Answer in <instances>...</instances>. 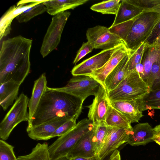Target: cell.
<instances>
[{"instance_id": "6da1fadb", "label": "cell", "mask_w": 160, "mask_h": 160, "mask_svg": "<svg viewBox=\"0 0 160 160\" xmlns=\"http://www.w3.org/2000/svg\"><path fill=\"white\" fill-rule=\"evenodd\" d=\"M32 40L19 35L2 43L0 52V84L12 81L21 84L29 72Z\"/></svg>"}, {"instance_id": "7a4b0ae2", "label": "cell", "mask_w": 160, "mask_h": 160, "mask_svg": "<svg viewBox=\"0 0 160 160\" xmlns=\"http://www.w3.org/2000/svg\"><path fill=\"white\" fill-rule=\"evenodd\" d=\"M83 102L57 88L47 87L33 116L28 122L26 130L58 117L77 119L82 112Z\"/></svg>"}, {"instance_id": "3957f363", "label": "cell", "mask_w": 160, "mask_h": 160, "mask_svg": "<svg viewBox=\"0 0 160 160\" xmlns=\"http://www.w3.org/2000/svg\"><path fill=\"white\" fill-rule=\"evenodd\" d=\"M151 89L135 69L129 72L120 83L113 90L107 92L110 101H142Z\"/></svg>"}, {"instance_id": "277c9868", "label": "cell", "mask_w": 160, "mask_h": 160, "mask_svg": "<svg viewBox=\"0 0 160 160\" xmlns=\"http://www.w3.org/2000/svg\"><path fill=\"white\" fill-rule=\"evenodd\" d=\"M160 21V11L145 10L134 18L125 42L129 52L145 42Z\"/></svg>"}, {"instance_id": "5b68a950", "label": "cell", "mask_w": 160, "mask_h": 160, "mask_svg": "<svg viewBox=\"0 0 160 160\" xmlns=\"http://www.w3.org/2000/svg\"><path fill=\"white\" fill-rule=\"evenodd\" d=\"M94 127L88 119H83L76 124L69 132L59 137L48 149L51 160H57L66 157L78 141L92 130Z\"/></svg>"}, {"instance_id": "8992f818", "label": "cell", "mask_w": 160, "mask_h": 160, "mask_svg": "<svg viewBox=\"0 0 160 160\" xmlns=\"http://www.w3.org/2000/svg\"><path fill=\"white\" fill-rule=\"evenodd\" d=\"M29 100L23 93L20 94L0 124V138L6 140L13 129L21 122L29 120L27 107Z\"/></svg>"}, {"instance_id": "52a82bcc", "label": "cell", "mask_w": 160, "mask_h": 160, "mask_svg": "<svg viewBox=\"0 0 160 160\" xmlns=\"http://www.w3.org/2000/svg\"><path fill=\"white\" fill-rule=\"evenodd\" d=\"M70 14L69 12H62L52 18L40 49V53L43 58L48 55L58 46L64 28Z\"/></svg>"}, {"instance_id": "ba28073f", "label": "cell", "mask_w": 160, "mask_h": 160, "mask_svg": "<svg viewBox=\"0 0 160 160\" xmlns=\"http://www.w3.org/2000/svg\"><path fill=\"white\" fill-rule=\"evenodd\" d=\"M101 85L94 78L87 75L73 76L65 86L57 88L71 94L83 102L91 95L95 96Z\"/></svg>"}, {"instance_id": "9c48e42d", "label": "cell", "mask_w": 160, "mask_h": 160, "mask_svg": "<svg viewBox=\"0 0 160 160\" xmlns=\"http://www.w3.org/2000/svg\"><path fill=\"white\" fill-rule=\"evenodd\" d=\"M88 41L94 48L108 50L117 47L125 42L117 35L111 33L106 27L98 25L87 31Z\"/></svg>"}, {"instance_id": "30bf717a", "label": "cell", "mask_w": 160, "mask_h": 160, "mask_svg": "<svg viewBox=\"0 0 160 160\" xmlns=\"http://www.w3.org/2000/svg\"><path fill=\"white\" fill-rule=\"evenodd\" d=\"M132 127L118 128L108 127V130L98 153L99 160H103L120 145L127 142Z\"/></svg>"}, {"instance_id": "8fae6325", "label": "cell", "mask_w": 160, "mask_h": 160, "mask_svg": "<svg viewBox=\"0 0 160 160\" xmlns=\"http://www.w3.org/2000/svg\"><path fill=\"white\" fill-rule=\"evenodd\" d=\"M120 45L110 49L103 50L75 66L71 71L72 75L75 76H87L92 74L105 64Z\"/></svg>"}, {"instance_id": "7c38bea8", "label": "cell", "mask_w": 160, "mask_h": 160, "mask_svg": "<svg viewBox=\"0 0 160 160\" xmlns=\"http://www.w3.org/2000/svg\"><path fill=\"white\" fill-rule=\"evenodd\" d=\"M110 102L106 90L100 85L92 103L86 106L89 108L88 119L94 125L104 122L106 113Z\"/></svg>"}, {"instance_id": "4fadbf2b", "label": "cell", "mask_w": 160, "mask_h": 160, "mask_svg": "<svg viewBox=\"0 0 160 160\" xmlns=\"http://www.w3.org/2000/svg\"><path fill=\"white\" fill-rule=\"evenodd\" d=\"M128 53V50L126 45H120L113 53L109 60L102 67L87 76L95 79L100 83L101 85L106 89L105 85L106 78Z\"/></svg>"}, {"instance_id": "5bb4252c", "label": "cell", "mask_w": 160, "mask_h": 160, "mask_svg": "<svg viewBox=\"0 0 160 160\" xmlns=\"http://www.w3.org/2000/svg\"><path fill=\"white\" fill-rule=\"evenodd\" d=\"M142 101H110V104L123 114L131 123L138 122L145 111Z\"/></svg>"}, {"instance_id": "9a60e30c", "label": "cell", "mask_w": 160, "mask_h": 160, "mask_svg": "<svg viewBox=\"0 0 160 160\" xmlns=\"http://www.w3.org/2000/svg\"><path fill=\"white\" fill-rule=\"evenodd\" d=\"M71 119L66 117H58L26 131L28 136L32 139L47 140L50 139V136L59 127Z\"/></svg>"}, {"instance_id": "2e32d148", "label": "cell", "mask_w": 160, "mask_h": 160, "mask_svg": "<svg viewBox=\"0 0 160 160\" xmlns=\"http://www.w3.org/2000/svg\"><path fill=\"white\" fill-rule=\"evenodd\" d=\"M154 128L148 122L139 123L132 127L127 143L132 146L145 145L154 142Z\"/></svg>"}, {"instance_id": "e0dca14e", "label": "cell", "mask_w": 160, "mask_h": 160, "mask_svg": "<svg viewBox=\"0 0 160 160\" xmlns=\"http://www.w3.org/2000/svg\"><path fill=\"white\" fill-rule=\"evenodd\" d=\"M93 129L78 141L67 155L66 157L68 159L77 157L90 158L96 156L92 141Z\"/></svg>"}, {"instance_id": "ac0fdd59", "label": "cell", "mask_w": 160, "mask_h": 160, "mask_svg": "<svg viewBox=\"0 0 160 160\" xmlns=\"http://www.w3.org/2000/svg\"><path fill=\"white\" fill-rule=\"evenodd\" d=\"M137 0H121L120 6L111 26L133 19L143 11Z\"/></svg>"}, {"instance_id": "d6986e66", "label": "cell", "mask_w": 160, "mask_h": 160, "mask_svg": "<svg viewBox=\"0 0 160 160\" xmlns=\"http://www.w3.org/2000/svg\"><path fill=\"white\" fill-rule=\"evenodd\" d=\"M46 0H33L29 4H17L11 7L2 17L0 22V33L7 35L11 30V23L13 19L24 11L35 5L43 3Z\"/></svg>"}, {"instance_id": "ffe728a7", "label": "cell", "mask_w": 160, "mask_h": 160, "mask_svg": "<svg viewBox=\"0 0 160 160\" xmlns=\"http://www.w3.org/2000/svg\"><path fill=\"white\" fill-rule=\"evenodd\" d=\"M129 54L126 55L107 76L105 85L107 92L114 89L129 72Z\"/></svg>"}, {"instance_id": "44dd1931", "label": "cell", "mask_w": 160, "mask_h": 160, "mask_svg": "<svg viewBox=\"0 0 160 160\" xmlns=\"http://www.w3.org/2000/svg\"><path fill=\"white\" fill-rule=\"evenodd\" d=\"M47 80L45 73L42 74L34 81L31 97L28 105L29 120L35 112L42 96L47 87Z\"/></svg>"}, {"instance_id": "7402d4cb", "label": "cell", "mask_w": 160, "mask_h": 160, "mask_svg": "<svg viewBox=\"0 0 160 160\" xmlns=\"http://www.w3.org/2000/svg\"><path fill=\"white\" fill-rule=\"evenodd\" d=\"M160 56V47L148 45L145 43L141 62L144 67L142 78L148 85L153 64Z\"/></svg>"}, {"instance_id": "603a6c76", "label": "cell", "mask_w": 160, "mask_h": 160, "mask_svg": "<svg viewBox=\"0 0 160 160\" xmlns=\"http://www.w3.org/2000/svg\"><path fill=\"white\" fill-rule=\"evenodd\" d=\"M20 84L12 81L0 84V104L4 111L17 99Z\"/></svg>"}, {"instance_id": "cb8c5ba5", "label": "cell", "mask_w": 160, "mask_h": 160, "mask_svg": "<svg viewBox=\"0 0 160 160\" xmlns=\"http://www.w3.org/2000/svg\"><path fill=\"white\" fill-rule=\"evenodd\" d=\"M88 0H46L43 3L47 8V12L51 15L69 9H73L76 7L83 4Z\"/></svg>"}, {"instance_id": "d4e9b609", "label": "cell", "mask_w": 160, "mask_h": 160, "mask_svg": "<svg viewBox=\"0 0 160 160\" xmlns=\"http://www.w3.org/2000/svg\"><path fill=\"white\" fill-rule=\"evenodd\" d=\"M104 122L109 127L121 128L131 126L127 118L110 104L107 110Z\"/></svg>"}, {"instance_id": "484cf974", "label": "cell", "mask_w": 160, "mask_h": 160, "mask_svg": "<svg viewBox=\"0 0 160 160\" xmlns=\"http://www.w3.org/2000/svg\"><path fill=\"white\" fill-rule=\"evenodd\" d=\"M48 144L38 143L32 150L30 153L19 156L17 160H51L48 149ZM65 157L57 160H69Z\"/></svg>"}, {"instance_id": "4316f807", "label": "cell", "mask_w": 160, "mask_h": 160, "mask_svg": "<svg viewBox=\"0 0 160 160\" xmlns=\"http://www.w3.org/2000/svg\"><path fill=\"white\" fill-rule=\"evenodd\" d=\"M121 0H110L103 1L92 5L90 9L103 14L116 15L119 9Z\"/></svg>"}, {"instance_id": "83f0119b", "label": "cell", "mask_w": 160, "mask_h": 160, "mask_svg": "<svg viewBox=\"0 0 160 160\" xmlns=\"http://www.w3.org/2000/svg\"><path fill=\"white\" fill-rule=\"evenodd\" d=\"M108 128V127L105 122L94 125L93 129V133L92 141L96 155L97 157Z\"/></svg>"}, {"instance_id": "f1b7e54d", "label": "cell", "mask_w": 160, "mask_h": 160, "mask_svg": "<svg viewBox=\"0 0 160 160\" xmlns=\"http://www.w3.org/2000/svg\"><path fill=\"white\" fill-rule=\"evenodd\" d=\"M46 11H47V8L43 3L27 9L17 16L16 18L20 23L26 22Z\"/></svg>"}, {"instance_id": "f546056e", "label": "cell", "mask_w": 160, "mask_h": 160, "mask_svg": "<svg viewBox=\"0 0 160 160\" xmlns=\"http://www.w3.org/2000/svg\"><path fill=\"white\" fill-rule=\"evenodd\" d=\"M134 18L113 26H111L108 28L109 30L111 33L118 36L125 42Z\"/></svg>"}, {"instance_id": "4dcf8cb0", "label": "cell", "mask_w": 160, "mask_h": 160, "mask_svg": "<svg viewBox=\"0 0 160 160\" xmlns=\"http://www.w3.org/2000/svg\"><path fill=\"white\" fill-rule=\"evenodd\" d=\"M145 110L152 109H160V87L152 90L143 100Z\"/></svg>"}, {"instance_id": "1f68e13d", "label": "cell", "mask_w": 160, "mask_h": 160, "mask_svg": "<svg viewBox=\"0 0 160 160\" xmlns=\"http://www.w3.org/2000/svg\"><path fill=\"white\" fill-rule=\"evenodd\" d=\"M148 85L151 91L160 87V56L153 64Z\"/></svg>"}, {"instance_id": "d6a6232c", "label": "cell", "mask_w": 160, "mask_h": 160, "mask_svg": "<svg viewBox=\"0 0 160 160\" xmlns=\"http://www.w3.org/2000/svg\"><path fill=\"white\" fill-rule=\"evenodd\" d=\"M145 43L142 44L134 51L129 52V71L131 72L135 69L137 65L141 62L143 54Z\"/></svg>"}, {"instance_id": "836d02e7", "label": "cell", "mask_w": 160, "mask_h": 160, "mask_svg": "<svg viewBox=\"0 0 160 160\" xmlns=\"http://www.w3.org/2000/svg\"><path fill=\"white\" fill-rule=\"evenodd\" d=\"M14 147L4 140H0V160H17Z\"/></svg>"}, {"instance_id": "e575fe53", "label": "cell", "mask_w": 160, "mask_h": 160, "mask_svg": "<svg viewBox=\"0 0 160 160\" xmlns=\"http://www.w3.org/2000/svg\"><path fill=\"white\" fill-rule=\"evenodd\" d=\"M76 118L71 119L59 127L50 136V139L56 137H60L66 134L76 125Z\"/></svg>"}, {"instance_id": "d590c367", "label": "cell", "mask_w": 160, "mask_h": 160, "mask_svg": "<svg viewBox=\"0 0 160 160\" xmlns=\"http://www.w3.org/2000/svg\"><path fill=\"white\" fill-rule=\"evenodd\" d=\"M93 48L92 45L88 41L83 43L77 53L73 63L75 64L87 54L91 52Z\"/></svg>"}, {"instance_id": "8d00e7d4", "label": "cell", "mask_w": 160, "mask_h": 160, "mask_svg": "<svg viewBox=\"0 0 160 160\" xmlns=\"http://www.w3.org/2000/svg\"><path fill=\"white\" fill-rule=\"evenodd\" d=\"M160 35V21L157 24L151 34L145 42L148 45H152Z\"/></svg>"}, {"instance_id": "74e56055", "label": "cell", "mask_w": 160, "mask_h": 160, "mask_svg": "<svg viewBox=\"0 0 160 160\" xmlns=\"http://www.w3.org/2000/svg\"><path fill=\"white\" fill-rule=\"evenodd\" d=\"M108 160H121L119 151L116 149L109 156Z\"/></svg>"}, {"instance_id": "f35d334b", "label": "cell", "mask_w": 160, "mask_h": 160, "mask_svg": "<svg viewBox=\"0 0 160 160\" xmlns=\"http://www.w3.org/2000/svg\"><path fill=\"white\" fill-rule=\"evenodd\" d=\"M69 160H99L97 157H94L90 158H84L80 157H77L69 159Z\"/></svg>"}, {"instance_id": "ab89813d", "label": "cell", "mask_w": 160, "mask_h": 160, "mask_svg": "<svg viewBox=\"0 0 160 160\" xmlns=\"http://www.w3.org/2000/svg\"><path fill=\"white\" fill-rule=\"evenodd\" d=\"M153 128L155 135L160 136V124L156 126Z\"/></svg>"}, {"instance_id": "60d3db41", "label": "cell", "mask_w": 160, "mask_h": 160, "mask_svg": "<svg viewBox=\"0 0 160 160\" xmlns=\"http://www.w3.org/2000/svg\"><path fill=\"white\" fill-rule=\"evenodd\" d=\"M152 139L154 142H155L156 143L160 145V136L155 135Z\"/></svg>"}, {"instance_id": "b9f144b4", "label": "cell", "mask_w": 160, "mask_h": 160, "mask_svg": "<svg viewBox=\"0 0 160 160\" xmlns=\"http://www.w3.org/2000/svg\"><path fill=\"white\" fill-rule=\"evenodd\" d=\"M152 45L160 47V35Z\"/></svg>"}, {"instance_id": "7bdbcfd3", "label": "cell", "mask_w": 160, "mask_h": 160, "mask_svg": "<svg viewBox=\"0 0 160 160\" xmlns=\"http://www.w3.org/2000/svg\"><path fill=\"white\" fill-rule=\"evenodd\" d=\"M108 160V158L106 157L103 160Z\"/></svg>"}]
</instances>
